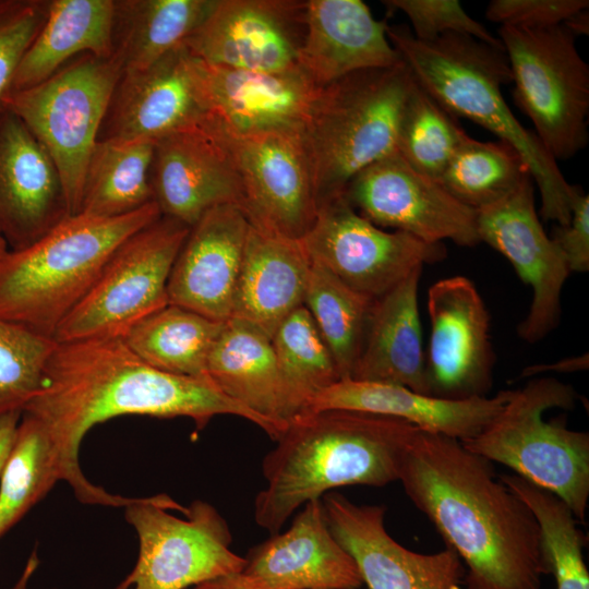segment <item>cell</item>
<instances>
[{"mask_svg":"<svg viewBox=\"0 0 589 589\" xmlns=\"http://www.w3.org/2000/svg\"><path fill=\"white\" fill-rule=\"evenodd\" d=\"M467 566V589H540L548 575L538 521L493 464L460 441L419 430L398 479Z\"/></svg>","mask_w":589,"mask_h":589,"instance_id":"obj_1","label":"cell"},{"mask_svg":"<svg viewBox=\"0 0 589 589\" xmlns=\"http://www.w3.org/2000/svg\"><path fill=\"white\" fill-rule=\"evenodd\" d=\"M23 412L39 419L76 456L89 429L125 414L184 417L197 429L216 416L231 414L254 423L274 441L284 430L225 395L208 376L151 366L122 338L57 341L39 390Z\"/></svg>","mask_w":589,"mask_h":589,"instance_id":"obj_2","label":"cell"},{"mask_svg":"<svg viewBox=\"0 0 589 589\" xmlns=\"http://www.w3.org/2000/svg\"><path fill=\"white\" fill-rule=\"evenodd\" d=\"M419 430L401 419L350 410L296 417L263 459L255 522L274 534L298 508L334 489L397 481Z\"/></svg>","mask_w":589,"mask_h":589,"instance_id":"obj_3","label":"cell"},{"mask_svg":"<svg viewBox=\"0 0 589 589\" xmlns=\"http://www.w3.org/2000/svg\"><path fill=\"white\" fill-rule=\"evenodd\" d=\"M387 36L416 83L444 109L473 121L520 154L539 189L541 216L567 225L579 188L567 182L536 134L508 107L502 87L513 79L504 50L459 34L420 41L404 24L388 25Z\"/></svg>","mask_w":589,"mask_h":589,"instance_id":"obj_4","label":"cell"},{"mask_svg":"<svg viewBox=\"0 0 589 589\" xmlns=\"http://www.w3.org/2000/svg\"><path fill=\"white\" fill-rule=\"evenodd\" d=\"M161 216L152 202L118 217L76 214L0 259V317L53 338L116 249Z\"/></svg>","mask_w":589,"mask_h":589,"instance_id":"obj_5","label":"cell"},{"mask_svg":"<svg viewBox=\"0 0 589 589\" xmlns=\"http://www.w3.org/2000/svg\"><path fill=\"white\" fill-rule=\"evenodd\" d=\"M413 83L401 60L323 86L301 134L317 207L342 194L362 169L396 151Z\"/></svg>","mask_w":589,"mask_h":589,"instance_id":"obj_6","label":"cell"},{"mask_svg":"<svg viewBox=\"0 0 589 589\" xmlns=\"http://www.w3.org/2000/svg\"><path fill=\"white\" fill-rule=\"evenodd\" d=\"M576 399V390L554 377L531 380L512 390L497 416L461 444L554 493L582 522L589 498V434L543 418L549 409H573Z\"/></svg>","mask_w":589,"mask_h":589,"instance_id":"obj_7","label":"cell"},{"mask_svg":"<svg viewBox=\"0 0 589 589\" xmlns=\"http://www.w3.org/2000/svg\"><path fill=\"white\" fill-rule=\"evenodd\" d=\"M122 71L113 55L85 53L41 83L11 91L4 100L3 110L22 120L53 160L70 215L80 212L86 165Z\"/></svg>","mask_w":589,"mask_h":589,"instance_id":"obj_8","label":"cell"},{"mask_svg":"<svg viewBox=\"0 0 589 589\" xmlns=\"http://www.w3.org/2000/svg\"><path fill=\"white\" fill-rule=\"evenodd\" d=\"M515 84L514 98L534 125L545 151L558 160L588 143L589 67L576 36L563 24L546 28L500 26Z\"/></svg>","mask_w":589,"mask_h":589,"instance_id":"obj_9","label":"cell"},{"mask_svg":"<svg viewBox=\"0 0 589 589\" xmlns=\"http://www.w3.org/2000/svg\"><path fill=\"white\" fill-rule=\"evenodd\" d=\"M124 509L140 550L116 589H189L243 570L245 558L230 549L229 526L212 504L196 500L184 507L160 494Z\"/></svg>","mask_w":589,"mask_h":589,"instance_id":"obj_10","label":"cell"},{"mask_svg":"<svg viewBox=\"0 0 589 589\" xmlns=\"http://www.w3.org/2000/svg\"><path fill=\"white\" fill-rule=\"evenodd\" d=\"M189 231V226L160 216L125 239L60 324L55 340L123 338L137 322L166 306L171 269Z\"/></svg>","mask_w":589,"mask_h":589,"instance_id":"obj_11","label":"cell"},{"mask_svg":"<svg viewBox=\"0 0 589 589\" xmlns=\"http://www.w3.org/2000/svg\"><path fill=\"white\" fill-rule=\"evenodd\" d=\"M302 241L312 262L372 299L414 269L446 257L442 243H426L406 232H387L375 226L344 193L318 205L314 224Z\"/></svg>","mask_w":589,"mask_h":589,"instance_id":"obj_12","label":"cell"},{"mask_svg":"<svg viewBox=\"0 0 589 589\" xmlns=\"http://www.w3.org/2000/svg\"><path fill=\"white\" fill-rule=\"evenodd\" d=\"M344 194L380 228H394L433 244L444 240L461 247L480 243L477 211L411 167L397 151L358 172Z\"/></svg>","mask_w":589,"mask_h":589,"instance_id":"obj_13","label":"cell"},{"mask_svg":"<svg viewBox=\"0 0 589 589\" xmlns=\"http://www.w3.org/2000/svg\"><path fill=\"white\" fill-rule=\"evenodd\" d=\"M204 122L230 156L250 225L303 239L316 218L317 202L301 136L269 133L238 137Z\"/></svg>","mask_w":589,"mask_h":589,"instance_id":"obj_14","label":"cell"},{"mask_svg":"<svg viewBox=\"0 0 589 589\" xmlns=\"http://www.w3.org/2000/svg\"><path fill=\"white\" fill-rule=\"evenodd\" d=\"M206 121L231 136L280 133L301 136L323 88L298 65L252 72L207 64L192 57Z\"/></svg>","mask_w":589,"mask_h":589,"instance_id":"obj_15","label":"cell"},{"mask_svg":"<svg viewBox=\"0 0 589 589\" xmlns=\"http://www.w3.org/2000/svg\"><path fill=\"white\" fill-rule=\"evenodd\" d=\"M477 229L480 242L503 254L532 290L528 313L517 327L519 337L530 344L543 339L560 322L562 289L570 271L539 219L532 178L478 209Z\"/></svg>","mask_w":589,"mask_h":589,"instance_id":"obj_16","label":"cell"},{"mask_svg":"<svg viewBox=\"0 0 589 589\" xmlns=\"http://www.w3.org/2000/svg\"><path fill=\"white\" fill-rule=\"evenodd\" d=\"M305 11V0H217L183 45L192 57L211 65L286 71L297 65Z\"/></svg>","mask_w":589,"mask_h":589,"instance_id":"obj_17","label":"cell"},{"mask_svg":"<svg viewBox=\"0 0 589 589\" xmlns=\"http://www.w3.org/2000/svg\"><path fill=\"white\" fill-rule=\"evenodd\" d=\"M431 335L426 369L432 395L447 399L485 396L494 353L490 313L465 276L434 283L428 292Z\"/></svg>","mask_w":589,"mask_h":589,"instance_id":"obj_18","label":"cell"},{"mask_svg":"<svg viewBox=\"0 0 589 589\" xmlns=\"http://www.w3.org/2000/svg\"><path fill=\"white\" fill-rule=\"evenodd\" d=\"M329 530L353 558L368 589H461L466 568L450 548L433 554L399 544L384 505L356 504L337 492L321 498Z\"/></svg>","mask_w":589,"mask_h":589,"instance_id":"obj_19","label":"cell"},{"mask_svg":"<svg viewBox=\"0 0 589 589\" xmlns=\"http://www.w3.org/2000/svg\"><path fill=\"white\" fill-rule=\"evenodd\" d=\"M151 185L161 216L190 228L218 205L243 211L239 176L226 147L204 121L155 141Z\"/></svg>","mask_w":589,"mask_h":589,"instance_id":"obj_20","label":"cell"},{"mask_svg":"<svg viewBox=\"0 0 589 589\" xmlns=\"http://www.w3.org/2000/svg\"><path fill=\"white\" fill-rule=\"evenodd\" d=\"M206 117L191 55L181 45L149 67L122 71L98 140L157 141Z\"/></svg>","mask_w":589,"mask_h":589,"instance_id":"obj_21","label":"cell"},{"mask_svg":"<svg viewBox=\"0 0 589 589\" xmlns=\"http://www.w3.org/2000/svg\"><path fill=\"white\" fill-rule=\"evenodd\" d=\"M69 216L53 160L19 117L0 111V237L21 250Z\"/></svg>","mask_w":589,"mask_h":589,"instance_id":"obj_22","label":"cell"},{"mask_svg":"<svg viewBox=\"0 0 589 589\" xmlns=\"http://www.w3.org/2000/svg\"><path fill=\"white\" fill-rule=\"evenodd\" d=\"M250 223L243 211L224 204L191 228L168 281L169 303L215 321L231 317Z\"/></svg>","mask_w":589,"mask_h":589,"instance_id":"obj_23","label":"cell"},{"mask_svg":"<svg viewBox=\"0 0 589 589\" xmlns=\"http://www.w3.org/2000/svg\"><path fill=\"white\" fill-rule=\"evenodd\" d=\"M241 572L264 589H359L350 554L328 528L321 500L302 506L291 526L252 548Z\"/></svg>","mask_w":589,"mask_h":589,"instance_id":"obj_24","label":"cell"},{"mask_svg":"<svg viewBox=\"0 0 589 589\" xmlns=\"http://www.w3.org/2000/svg\"><path fill=\"white\" fill-rule=\"evenodd\" d=\"M59 481L85 504L125 507L137 497L93 484L70 453L36 417L22 412L0 473V537L16 525Z\"/></svg>","mask_w":589,"mask_h":589,"instance_id":"obj_25","label":"cell"},{"mask_svg":"<svg viewBox=\"0 0 589 589\" xmlns=\"http://www.w3.org/2000/svg\"><path fill=\"white\" fill-rule=\"evenodd\" d=\"M387 26L361 0H306L297 65L322 87L359 71L393 68L401 58Z\"/></svg>","mask_w":589,"mask_h":589,"instance_id":"obj_26","label":"cell"},{"mask_svg":"<svg viewBox=\"0 0 589 589\" xmlns=\"http://www.w3.org/2000/svg\"><path fill=\"white\" fill-rule=\"evenodd\" d=\"M510 394L512 390H501L493 397L447 399L399 385L347 378L317 393L304 412L350 410L386 416L462 442L479 434L503 409Z\"/></svg>","mask_w":589,"mask_h":589,"instance_id":"obj_27","label":"cell"},{"mask_svg":"<svg viewBox=\"0 0 589 589\" xmlns=\"http://www.w3.org/2000/svg\"><path fill=\"white\" fill-rule=\"evenodd\" d=\"M207 375L225 395L283 428L304 412L271 338L247 322L229 318L224 323L208 358Z\"/></svg>","mask_w":589,"mask_h":589,"instance_id":"obj_28","label":"cell"},{"mask_svg":"<svg viewBox=\"0 0 589 589\" xmlns=\"http://www.w3.org/2000/svg\"><path fill=\"white\" fill-rule=\"evenodd\" d=\"M422 267L373 300L351 380L394 384L432 395L418 309Z\"/></svg>","mask_w":589,"mask_h":589,"instance_id":"obj_29","label":"cell"},{"mask_svg":"<svg viewBox=\"0 0 589 589\" xmlns=\"http://www.w3.org/2000/svg\"><path fill=\"white\" fill-rule=\"evenodd\" d=\"M311 266L302 239L250 225L230 318L272 338L278 325L303 305Z\"/></svg>","mask_w":589,"mask_h":589,"instance_id":"obj_30","label":"cell"},{"mask_svg":"<svg viewBox=\"0 0 589 589\" xmlns=\"http://www.w3.org/2000/svg\"><path fill=\"white\" fill-rule=\"evenodd\" d=\"M112 20L113 0H50L46 21L17 68L12 91L41 83L77 56L110 58Z\"/></svg>","mask_w":589,"mask_h":589,"instance_id":"obj_31","label":"cell"},{"mask_svg":"<svg viewBox=\"0 0 589 589\" xmlns=\"http://www.w3.org/2000/svg\"><path fill=\"white\" fill-rule=\"evenodd\" d=\"M216 1L113 0V56L123 71L149 67L183 45Z\"/></svg>","mask_w":589,"mask_h":589,"instance_id":"obj_32","label":"cell"},{"mask_svg":"<svg viewBox=\"0 0 589 589\" xmlns=\"http://www.w3.org/2000/svg\"><path fill=\"white\" fill-rule=\"evenodd\" d=\"M154 146L147 139L98 140L86 165L79 214L118 217L154 202Z\"/></svg>","mask_w":589,"mask_h":589,"instance_id":"obj_33","label":"cell"},{"mask_svg":"<svg viewBox=\"0 0 589 589\" xmlns=\"http://www.w3.org/2000/svg\"><path fill=\"white\" fill-rule=\"evenodd\" d=\"M224 323L168 303L137 322L122 339L155 369L208 376V358Z\"/></svg>","mask_w":589,"mask_h":589,"instance_id":"obj_34","label":"cell"},{"mask_svg":"<svg viewBox=\"0 0 589 589\" xmlns=\"http://www.w3.org/2000/svg\"><path fill=\"white\" fill-rule=\"evenodd\" d=\"M528 177L520 154L503 141L464 136L438 183L457 201L478 211L500 202Z\"/></svg>","mask_w":589,"mask_h":589,"instance_id":"obj_35","label":"cell"},{"mask_svg":"<svg viewBox=\"0 0 589 589\" xmlns=\"http://www.w3.org/2000/svg\"><path fill=\"white\" fill-rule=\"evenodd\" d=\"M373 300L312 262L303 305L326 341L340 380L351 376L362 348Z\"/></svg>","mask_w":589,"mask_h":589,"instance_id":"obj_36","label":"cell"},{"mask_svg":"<svg viewBox=\"0 0 589 589\" xmlns=\"http://www.w3.org/2000/svg\"><path fill=\"white\" fill-rule=\"evenodd\" d=\"M500 479L534 515L548 574L553 575L556 589H589V573L582 554L584 536L567 504L515 473Z\"/></svg>","mask_w":589,"mask_h":589,"instance_id":"obj_37","label":"cell"},{"mask_svg":"<svg viewBox=\"0 0 589 589\" xmlns=\"http://www.w3.org/2000/svg\"><path fill=\"white\" fill-rule=\"evenodd\" d=\"M466 134L456 117L414 81L398 129L396 151L400 156L438 182Z\"/></svg>","mask_w":589,"mask_h":589,"instance_id":"obj_38","label":"cell"},{"mask_svg":"<svg viewBox=\"0 0 589 589\" xmlns=\"http://www.w3.org/2000/svg\"><path fill=\"white\" fill-rule=\"evenodd\" d=\"M272 347L290 387L304 405L340 381L334 357L304 305L292 311L276 328Z\"/></svg>","mask_w":589,"mask_h":589,"instance_id":"obj_39","label":"cell"},{"mask_svg":"<svg viewBox=\"0 0 589 589\" xmlns=\"http://www.w3.org/2000/svg\"><path fill=\"white\" fill-rule=\"evenodd\" d=\"M53 338L0 317V417L23 412L39 390Z\"/></svg>","mask_w":589,"mask_h":589,"instance_id":"obj_40","label":"cell"},{"mask_svg":"<svg viewBox=\"0 0 589 589\" xmlns=\"http://www.w3.org/2000/svg\"><path fill=\"white\" fill-rule=\"evenodd\" d=\"M382 3L389 12L404 13L411 24L412 35L420 41L459 34L504 50L500 38L471 17L458 0H384Z\"/></svg>","mask_w":589,"mask_h":589,"instance_id":"obj_41","label":"cell"},{"mask_svg":"<svg viewBox=\"0 0 589 589\" xmlns=\"http://www.w3.org/2000/svg\"><path fill=\"white\" fill-rule=\"evenodd\" d=\"M50 0H0V111L17 68L44 25Z\"/></svg>","mask_w":589,"mask_h":589,"instance_id":"obj_42","label":"cell"},{"mask_svg":"<svg viewBox=\"0 0 589 589\" xmlns=\"http://www.w3.org/2000/svg\"><path fill=\"white\" fill-rule=\"evenodd\" d=\"M588 8V0H492L485 17L501 26L546 28Z\"/></svg>","mask_w":589,"mask_h":589,"instance_id":"obj_43","label":"cell"},{"mask_svg":"<svg viewBox=\"0 0 589 589\" xmlns=\"http://www.w3.org/2000/svg\"><path fill=\"white\" fill-rule=\"evenodd\" d=\"M570 272L589 269V196L578 189L572 204L570 220L556 225L551 238Z\"/></svg>","mask_w":589,"mask_h":589,"instance_id":"obj_44","label":"cell"},{"mask_svg":"<svg viewBox=\"0 0 589 589\" xmlns=\"http://www.w3.org/2000/svg\"><path fill=\"white\" fill-rule=\"evenodd\" d=\"M589 365V356L588 353H582L580 356H575L570 358H565L555 363L550 364H534L527 366L521 375L522 376H533L541 373L556 372V373H570L577 371L587 370Z\"/></svg>","mask_w":589,"mask_h":589,"instance_id":"obj_45","label":"cell"},{"mask_svg":"<svg viewBox=\"0 0 589 589\" xmlns=\"http://www.w3.org/2000/svg\"><path fill=\"white\" fill-rule=\"evenodd\" d=\"M189 589H264L242 573L224 576Z\"/></svg>","mask_w":589,"mask_h":589,"instance_id":"obj_46","label":"cell"},{"mask_svg":"<svg viewBox=\"0 0 589 589\" xmlns=\"http://www.w3.org/2000/svg\"><path fill=\"white\" fill-rule=\"evenodd\" d=\"M567 29H569L576 37L579 35L589 34V13L588 9L579 11L570 16L564 23H562Z\"/></svg>","mask_w":589,"mask_h":589,"instance_id":"obj_47","label":"cell"},{"mask_svg":"<svg viewBox=\"0 0 589 589\" xmlns=\"http://www.w3.org/2000/svg\"><path fill=\"white\" fill-rule=\"evenodd\" d=\"M39 564L36 551H34L28 557L22 574L11 589H27L28 582L34 575Z\"/></svg>","mask_w":589,"mask_h":589,"instance_id":"obj_48","label":"cell"},{"mask_svg":"<svg viewBox=\"0 0 589 589\" xmlns=\"http://www.w3.org/2000/svg\"><path fill=\"white\" fill-rule=\"evenodd\" d=\"M9 248L5 241L0 237V259L8 252Z\"/></svg>","mask_w":589,"mask_h":589,"instance_id":"obj_49","label":"cell"},{"mask_svg":"<svg viewBox=\"0 0 589 589\" xmlns=\"http://www.w3.org/2000/svg\"><path fill=\"white\" fill-rule=\"evenodd\" d=\"M5 458V450L0 446V473Z\"/></svg>","mask_w":589,"mask_h":589,"instance_id":"obj_50","label":"cell"}]
</instances>
